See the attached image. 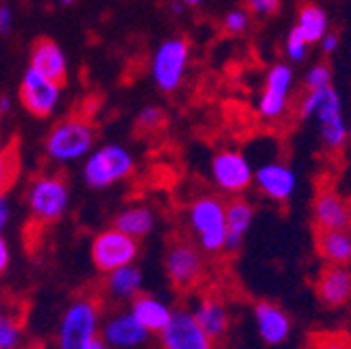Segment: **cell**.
Listing matches in <instances>:
<instances>
[{
  "instance_id": "cell-1",
  "label": "cell",
  "mask_w": 351,
  "mask_h": 349,
  "mask_svg": "<svg viewBox=\"0 0 351 349\" xmlns=\"http://www.w3.org/2000/svg\"><path fill=\"white\" fill-rule=\"evenodd\" d=\"M189 226L197 243L207 253H219L228 243L226 205L217 197H201L189 207Z\"/></svg>"
},
{
  "instance_id": "cell-2",
  "label": "cell",
  "mask_w": 351,
  "mask_h": 349,
  "mask_svg": "<svg viewBox=\"0 0 351 349\" xmlns=\"http://www.w3.org/2000/svg\"><path fill=\"white\" fill-rule=\"evenodd\" d=\"M97 130L84 117H69L59 121L47 136L44 151L55 163L77 161L95 147Z\"/></svg>"
},
{
  "instance_id": "cell-3",
  "label": "cell",
  "mask_w": 351,
  "mask_h": 349,
  "mask_svg": "<svg viewBox=\"0 0 351 349\" xmlns=\"http://www.w3.org/2000/svg\"><path fill=\"white\" fill-rule=\"evenodd\" d=\"M101 310L97 301L82 297L75 299L61 316L57 347L59 349H84L95 337H99Z\"/></svg>"
},
{
  "instance_id": "cell-4",
  "label": "cell",
  "mask_w": 351,
  "mask_h": 349,
  "mask_svg": "<svg viewBox=\"0 0 351 349\" xmlns=\"http://www.w3.org/2000/svg\"><path fill=\"white\" fill-rule=\"evenodd\" d=\"M134 167V157L130 155L128 149L121 145H105L88 155L84 163V180L95 191L109 189L111 184L128 178Z\"/></svg>"
},
{
  "instance_id": "cell-5",
  "label": "cell",
  "mask_w": 351,
  "mask_h": 349,
  "mask_svg": "<svg viewBox=\"0 0 351 349\" xmlns=\"http://www.w3.org/2000/svg\"><path fill=\"white\" fill-rule=\"evenodd\" d=\"M27 207L34 222L53 224L69 207V189L61 176H38L27 189Z\"/></svg>"
},
{
  "instance_id": "cell-6",
  "label": "cell",
  "mask_w": 351,
  "mask_h": 349,
  "mask_svg": "<svg viewBox=\"0 0 351 349\" xmlns=\"http://www.w3.org/2000/svg\"><path fill=\"white\" fill-rule=\"evenodd\" d=\"M191 59V45L184 38H167L157 47L151 63V73L157 88L173 93L182 84Z\"/></svg>"
},
{
  "instance_id": "cell-7",
  "label": "cell",
  "mask_w": 351,
  "mask_h": 349,
  "mask_svg": "<svg viewBox=\"0 0 351 349\" xmlns=\"http://www.w3.org/2000/svg\"><path fill=\"white\" fill-rule=\"evenodd\" d=\"M90 255L97 270L109 274L115 268L134 264V259L138 257V239L117 230L115 226L107 228L95 237Z\"/></svg>"
},
{
  "instance_id": "cell-8",
  "label": "cell",
  "mask_w": 351,
  "mask_h": 349,
  "mask_svg": "<svg viewBox=\"0 0 351 349\" xmlns=\"http://www.w3.org/2000/svg\"><path fill=\"white\" fill-rule=\"evenodd\" d=\"M205 270L201 247L191 241H173L165 253V272L173 287L191 289Z\"/></svg>"
},
{
  "instance_id": "cell-9",
  "label": "cell",
  "mask_w": 351,
  "mask_h": 349,
  "mask_svg": "<svg viewBox=\"0 0 351 349\" xmlns=\"http://www.w3.org/2000/svg\"><path fill=\"white\" fill-rule=\"evenodd\" d=\"M61 86L63 84L42 75L34 67H27L19 86L21 105L36 117H49L61 101Z\"/></svg>"
},
{
  "instance_id": "cell-10",
  "label": "cell",
  "mask_w": 351,
  "mask_h": 349,
  "mask_svg": "<svg viewBox=\"0 0 351 349\" xmlns=\"http://www.w3.org/2000/svg\"><path fill=\"white\" fill-rule=\"evenodd\" d=\"M253 169L247 157L239 151H222L211 159V180L228 195L247 191L253 182Z\"/></svg>"
},
{
  "instance_id": "cell-11",
  "label": "cell",
  "mask_w": 351,
  "mask_h": 349,
  "mask_svg": "<svg viewBox=\"0 0 351 349\" xmlns=\"http://www.w3.org/2000/svg\"><path fill=\"white\" fill-rule=\"evenodd\" d=\"M161 349H213V341L201 328L193 312L176 310L167 326L159 333Z\"/></svg>"
},
{
  "instance_id": "cell-12",
  "label": "cell",
  "mask_w": 351,
  "mask_h": 349,
  "mask_svg": "<svg viewBox=\"0 0 351 349\" xmlns=\"http://www.w3.org/2000/svg\"><path fill=\"white\" fill-rule=\"evenodd\" d=\"M314 117L318 119L322 143L332 151L341 149L345 145L347 136H349V128H347V121H345L341 95L332 88V86L322 88L320 103H318V109H316Z\"/></svg>"
},
{
  "instance_id": "cell-13",
  "label": "cell",
  "mask_w": 351,
  "mask_h": 349,
  "mask_svg": "<svg viewBox=\"0 0 351 349\" xmlns=\"http://www.w3.org/2000/svg\"><path fill=\"white\" fill-rule=\"evenodd\" d=\"M291 86H293V69L287 63L272 65L257 101V111L263 119H278L287 111Z\"/></svg>"
},
{
  "instance_id": "cell-14",
  "label": "cell",
  "mask_w": 351,
  "mask_h": 349,
  "mask_svg": "<svg viewBox=\"0 0 351 349\" xmlns=\"http://www.w3.org/2000/svg\"><path fill=\"white\" fill-rule=\"evenodd\" d=\"M253 182L257 189L270 197L272 201H289L293 193L297 191V176L295 171L280 161H268L255 169Z\"/></svg>"
},
{
  "instance_id": "cell-15",
  "label": "cell",
  "mask_w": 351,
  "mask_h": 349,
  "mask_svg": "<svg viewBox=\"0 0 351 349\" xmlns=\"http://www.w3.org/2000/svg\"><path fill=\"white\" fill-rule=\"evenodd\" d=\"M101 337L109 343L111 349H138L149 341L151 333L128 310L113 314L103 324Z\"/></svg>"
},
{
  "instance_id": "cell-16",
  "label": "cell",
  "mask_w": 351,
  "mask_h": 349,
  "mask_svg": "<svg viewBox=\"0 0 351 349\" xmlns=\"http://www.w3.org/2000/svg\"><path fill=\"white\" fill-rule=\"evenodd\" d=\"M314 224L318 230L351 228V205L337 191L324 189L314 199Z\"/></svg>"
},
{
  "instance_id": "cell-17",
  "label": "cell",
  "mask_w": 351,
  "mask_h": 349,
  "mask_svg": "<svg viewBox=\"0 0 351 349\" xmlns=\"http://www.w3.org/2000/svg\"><path fill=\"white\" fill-rule=\"evenodd\" d=\"M255 324L257 333L263 343L268 345H280L291 335V318L285 310H280L276 303L270 301H259L255 305Z\"/></svg>"
},
{
  "instance_id": "cell-18",
  "label": "cell",
  "mask_w": 351,
  "mask_h": 349,
  "mask_svg": "<svg viewBox=\"0 0 351 349\" xmlns=\"http://www.w3.org/2000/svg\"><path fill=\"white\" fill-rule=\"evenodd\" d=\"M29 67L40 71L42 75H47L59 84L67 80V61L57 42L49 38H40L34 42L32 55H29Z\"/></svg>"
},
{
  "instance_id": "cell-19",
  "label": "cell",
  "mask_w": 351,
  "mask_h": 349,
  "mask_svg": "<svg viewBox=\"0 0 351 349\" xmlns=\"http://www.w3.org/2000/svg\"><path fill=\"white\" fill-rule=\"evenodd\" d=\"M316 293L320 301L330 305V308L345 305L351 299V272L347 270V266L328 264L316 282Z\"/></svg>"
},
{
  "instance_id": "cell-20",
  "label": "cell",
  "mask_w": 351,
  "mask_h": 349,
  "mask_svg": "<svg viewBox=\"0 0 351 349\" xmlns=\"http://www.w3.org/2000/svg\"><path fill=\"white\" fill-rule=\"evenodd\" d=\"M130 312L149 333H161L173 314V310L165 301H161L153 295H145V293H141L132 299Z\"/></svg>"
},
{
  "instance_id": "cell-21",
  "label": "cell",
  "mask_w": 351,
  "mask_h": 349,
  "mask_svg": "<svg viewBox=\"0 0 351 349\" xmlns=\"http://www.w3.org/2000/svg\"><path fill=\"white\" fill-rule=\"evenodd\" d=\"M197 322L201 324V328L207 333V337L215 343L222 339L228 333L230 326V316L226 305L219 301L217 297H205L201 299L199 308L193 312Z\"/></svg>"
},
{
  "instance_id": "cell-22",
  "label": "cell",
  "mask_w": 351,
  "mask_h": 349,
  "mask_svg": "<svg viewBox=\"0 0 351 349\" xmlns=\"http://www.w3.org/2000/svg\"><path fill=\"white\" fill-rule=\"evenodd\" d=\"M316 247L326 264L347 266L351 261V228L318 230Z\"/></svg>"
},
{
  "instance_id": "cell-23",
  "label": "cell",
  "mask_w": 351,
  "mask_h": 349,
  "mask_svg": "<svg viewBox=\"0 0 351 349\" xmlns=\"http://www.w3.org/2000/svg\"><path fill=\"white\" fill-rule=\"evenodd\" d=\"M255 209L249 201L245 199H232L226 205V224H228V251H237L247 234V230L253 224Z\"/></svg>"
},
{
  "instance_id": "cell-24",
  "label": "cell",
  "mask_w": 351,
  "mask_h": 349,
  "mask_svg": "<svg viewBox=\"0 0 351 349\" xmlns=\"http://www.w3.org/2000/svg\"><path fill=\"white\" fill-rule=\"evenodd\" d=\"M113 226L130 237L134 239H145L149 232H153L155 228V213L153 209L149 207H143V205H132V207H125L121 209L115 220H113Z\"/></svg>"
},
{
  "instance_id": "cell-25",
  "label": "cell",
  "mask_w": 351,
  "mask_h": 349,
  "mask_svg": "<svg viewBox=\"0 0 351 349\" xmlns=\"http://www.w3.org/2000/svg\"><path fill=\"white\" fill-rule=\"evenodd\" d=\"M107 291L115 299H134L143 293V272L138 266L128 264L107 274Z\"/></svg>"
},
{
  "instance_id": "cell-26",
  "label": "cell",
  "mask_w": 351,
  "mask_h": 349,
  "mask_svg": "<svg viewBox=\"0 0 351 349\" xmlns=\"http://www.w3.org/2000/svg\"><path fill=\"white\" fill-rule=\"evenodd\" d=\"M295 27L307 40V45H316V42H320L322 36L328 32V15L318 5H305L301 7L297 15Z\"/></svg>"
},
{
  "instance_id": "cell-27",
  "label": "cell",
  "mask_w": 351,
  "mask_h": 349,
  "mask_svg": "<svg viewBox=\"0 0 351 349\" xmlns=\"http://www.w3.org/2000/svg\"><path fill=\"white\" fill-rule=\"evenodd\" d=\"M19 173V155L13 145L0 149V195H5Z\"/></svg>"
},
{
  "instance_id": "cell-28",
  "label": "cell",
  "mask_w": 351,
  "mask_h": 349,
  "mask_svg": "<svg viewBox=\"0 0 351 349\" xmlns=\"http://www.w3.org/2000/svg\"><path fill=\"white\" fill-rule=\"evenodd\" d=\"M21 343L23 330L19 322L5 310H0V349H19Z\"/></svg>"
},
{
  "instance_id": "cell-29",
  "label": "cell",
  "mask_w": 351,
  "mask_h": 349,
  "mask_svg": "<svg viewBox=\"0 0 351 349\" xmlns=\"http://www.w3.org/2000/svg\"><path fill=\"white\" fill-rule=\"evenodd\" d=\"M330 84H332V71L326 63H318L305 73L307 91H322V88H328Z\"/></svg>"
},
{
  "instance_id": "cell-30",
  "label": "cell",
  "mask_w": 351,
  "mask_h": 349,
  "mask_svg": "<svg viewBox=\"0 0 351 349\" xmlns=\"http://www.w3.org/2000/svg\"><path fill=\"white\" fill-rule=\"evenodd\" d=\"M307 47H310V45H307V40L301 36V32L297 27H293L289 32V36H287V45H285L287 57L291 61H295V63H301L305 59V55H307Z\"/></svg>"
},
{
  "instance_id": "cell-31",
  "label": "cell",
  "mask_w": 351,
  "mask_h": 349,
  "mask_svg": "<svg viewBox=\"0 0 351 349\" xmlns=\"http://www.w3.org/2000/svg\"><path fill=\"white\" fill-rule=\"evenodd\" d=\"M163 123H165V113L159 107H145L136 117V125L143 132H155Z\"/></svg>"
},
{
  "instance_id": "cell-32",
  "label": "cell",
  "mask_w": 351,
  "mask_h": 349,
  "mask_svg": "<svg viewBox=\"0 0 351 349\" xmlns=\"http://www.w3.org/2000/svg\"><path fill=\"white\" fill-rule=\"evenodd\" d=\"M249 23H251V15L249 11L245 9H232L226 13L224 17V29L230 34V36H239V34H245L249 29Z\"/></svg>"
},
{
  "instance_id": "cell-33",
  "label": "cell",
  "mask_w": 351,
  "mask_h": 349,
  "mask_svg": "<svg viewBox=\"0 0 351 349\" xmlns=\"http://www.w3.org/2000/svg\"><path fill=\"white\" fill-rule=\"evenodd\" d=\"M245 5L257 17H270L278 13L280 0H245Z\"/></svg>"
},
{
  "instance_id": "cell-34",
  "label": "cell",
  "mask_w": 351,
  "mask_h": 349,
  "mask_svg": "<svg viewBox=\"0 0 351 349\" xmlns=\"http://www.w3.org/2000/svg\"><path fill=\"white\" fill-rule=\"evenodd\" d=\"M318 45H320V49H322V53H324V55H332V53L339 49V36H337V34L326 32V34L322 36V40L318 42Z\"/></svg>"
},
{
  "instance_id": "cell-35",
  "label": "cell",
  "mask_w": 351,
  "mask_h": 349,
  "mask_svg": "<svg viewBox=\"0 0 351 349\" xmlns=\"http://www.w3.org/2000/svg\"><path fill=\"white\" fill-rule=\"evenodd\" d=\"M11 220V207H9V201L5 195H0V234H3V230L7 228Z\"/></svg>"
},
{
  "instance_id": "cell-36",
  "label": "cell",
  "mask_w": 351,
  "mask_h": 349,
  "mask_svg": "<svg viewBox=\"0 0 351 349\" xmlns=\"http://www.w3.org/2000/svg\"><path fill=\"white\" fill-rule=\"evenodd\" d=\"M13 27V13L9 7H0V34H9Z\"/></svg>"
},
{
  "instance_id": "cell-37",
  "label": "cell",
  "mask_w": 351,
  "mask_h": 349,
  "mask_svg": "<svg viewBox=\"0 0 351 349\" xmlns=\"http://www.w3.org/2000/svg\"><path fill=\"white\" fill-rule=\"evenodd\" d=\"M9 259H11L9 245H7V241L3 237H0V274H5V270L9 266Z\"/></svg>"
},
{
  "instance_id": "cell-38",
  "label": "cell",
  "mask_w": 351,
  "mask_h": 349,
  "mask_svg": "<svg viewBox=\"0 0 351 349\" xmlns=\"http://www.w3.org/2000/svg\"><path fill=\"white\" fill-rule=\"evenodd\" d=\"M84 349H111V347H109V343H107L103 337H95V339H93L90 343H88Z\"/></svg>"
},
{
  "instance_id": "cell-39",
  "label": "cell",
  "mask_w": 351,
  "mask_h": 349,
  "mask_svg": "<svg viewBox=\"0 0 351 349\" xmlns=\"http://www.w3.org/2000/svg\"><path fill=\"white\" fill-rule=\"evenodd\" d=\"M11 111V99L7 95L0 97V113H9Z\"/></svg>"
},
{
  "instance_id": "cell-40",
  "label": "cell",
  "mask_w": 351,
  "mask_h": 349,
  "mask_svg": "<svg viewBox=\"0 0 351 349\" xmlns=\"http://www.w3.org/2000/svg\"><path fill=\"white\" fill-rule=\"evenodd\" d=\"M180 3H184L186 7H201L203 0H180Z\"/></svg>"
},
{
  "instance_id": "cell-41",
  "label": "cell",
  "mask_w": 351,
  "mask_h": 349,
  "mask_svg": "<svg viewBox=\"0 0 351 349\" xmlns=\"http://www.w3.org/2000/svg\"><path fill=\"white\" fill-rule=\"evenodd\" d=\"M61 3H63V5H73L75 0H61Z\"/></svg>"
},
{
  "instance_id": "cell-42",
  "label": "cell",
  "mask_w": 351,
  "mask_h": 349,
  "mask_svg": "<svg viewBox=\"0 0 351 349\" xmlns=\"http://www.w3.org/2000/svg\"><path fill=\"white\" fill-rule=\"evenodd\" d=\"M0 132H3V130H0Z\"/></svg>"
}]
</instances>
